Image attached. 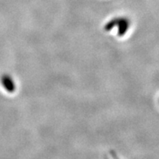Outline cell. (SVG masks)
Segmentation results:
<instances>
[{"label": "cell", "mask_w": 159, "mask_h": 159, "mask_svg": "<svg viewBox=\"0 0 159 159\" xmlns=\"http://www.w3.org/2000/svg\"><path fill=\"white\" fill-rule=\"evenodd\" d=\"M131 26V21L125 16H116L109 20L104 25V31L106 32L115 31L116 35L119 37L125 36Z\"/></svg>", "instance_id": "cell-1"}, {"label": "cell", "mask_w": 159, "mask_h": 159, "mask_svg": "<svg viewBox=\"0 0 159 159\" xmlns=\"http://www.w3.org/2000/svg\"><path fill=\"white\" fill-rule=\"evenodd\" d=\"M0 84L6 92L13 94L17 89V83L16 79L8 74H4L0 77Z\"/></svg>", "instance_id": "cell-2"}, {"label": "cell", "mask_w": 159, "mask_h": 159, "mask_svg": "<svg viewBox=\"0 0 159 159\" xmlns=\"http://www.w3.org/2000/svg\"><path fill=\"white\" fill-rule=\"evenodd\" d=\"M111 154H112V157L114 159H119V158H118V157H117L116 154V153H114V152H111Z\"/></svg>", "instance_id": "cell-3"}]
</instances>
